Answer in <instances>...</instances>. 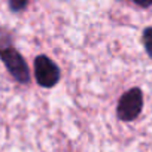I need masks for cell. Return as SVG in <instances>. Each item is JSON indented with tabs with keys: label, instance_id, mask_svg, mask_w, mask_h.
<instances>
[{
	"label": "cell",
	"instance_id": "obj_3",
	"mask_svg": "<svg viewBox=\"0 0 152 152\" xmlns=\"http://www.w3.org/2000/svg\"><path fill=\"white\" fill-rule=\"evenodd\" d=\"M34 76L39 85L51 88L60 79V70L57 64L51 61V58L45 55H39L34 61Z\"/></svg>",
	"mask_w": 152,
	"mask_h": 152
},
{
	"label": "cell",
	"instance_id": "obj_5",
	"mask_svg": "<svg viewBox=\"0 0 152 152\" xmlns=\"http://www.w3.org/2000/svg\"><path fill=\"white\" fill-rule=\"evenodd\" d=\"M28 3V0H9V6L12 11H23Z\"/></svg>",
	"mask_w": 152,
	"mask_h": 152
},
{
	"label": "cell",
	"instance_id": "obj_6",
	"mask_svg": "<svg viewBox=\"0 0 152 152\" xmlns=\"http://www.w3.org/2000/svg\"><path fill=\"white\" fill-rule=\"evenodd\" d=\"M133 2L137 3L139 6H142V8H148V6L152 5V0H133Z\"/></svg>",
	"mask_w": 152,
	"mask_h": 152
},
{
	"label": "cell",
	"instance_id": "obj_4",
	"mask_svg": "<svg viewBox=\"0 0 152 152\" xmlns=\"http://www.w3.org/2000/svg\"><path fill=\"white\" fill-rule=\"evenodd\" d=\"M143 45H145L149 57H152V27H149L143 31Z\"/></svg>",
	"mask_w": 152,
	"mask_h": 152
},
{
	"label": "cell",
	"instance_id": "obj_2",
	"mask_svg": "<svg viewBox=\"0 0 152 152\" xmlns=\"http://www.w3.org/2000/svg\"><path fill=\"white\" fill-rule=\"evenodd\" d=\"M142 106H143V94L139 88H131L130 91H127L118 103V116L122 121H133L136 119L140 112H142Z\"/></svg>",
	"mask_w": 152,
	"mask_h": 152
},
{
	"label": "cell",
	"instance_id": "obj_1",
	"mask_svg": "<svg viewBox=\"0 0 152 152\" xmlns=\"http://www.w3.org/2000/svg\"><path fill=\"white\" fill-rule=\"evenodd\" d=\"M0 58H2V61L5 63L9 73L18 82L27 84L30 81V73H28L27 63L24 61V58L21 57V54L17 49H14L11 46L0 48Z\"/></svg>",
	"mask_w": 152,
	"mask_h": 152
}]
</instances>
